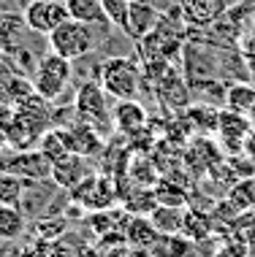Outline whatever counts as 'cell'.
<instances>
[{"mask_svg":"<svg viewBox=\"0 0 255 257\" xmlns=\"http://www.w3.org/2000/svg\"><path fill=\"white\" fill-rule=\"evenodd\" d=\"M98 84L114 100H133L141 87V68L130 57H109L101 62Z\"/></svg>","mask_w":255,"mask_h":257,"instance_id":"cell-1","label":"cell"},{"mask_svg":"<svg viewBox=\"0 0 255 257\" xmlns=\"http://www.w3.org/2000/svg\"><path fill=\"white\" fill-rule=\"evenodd\" d=\"M71 60L60 57V54H46L44 60H38L36 73H33V89L44 100H57L65 92L68 81H71Z\"/></svg>","mask_w":255,"mask_h":257,"instance_id":"cell-2","label":"cell"},{"mask_svg":"<svg viewBox=\"0 0 255 257\" xmlns=\"http://www.w3.org/2000/svg\"><path fill=\"white\" fill-rule=\"evenodd\" d=\"M52 52L60 54L65 60H79L84 57L87 52L95 49V38H93V27L84 22H76V19H68L57 27V30L49 36Z\"/></svg>","mask_w":255,"mask_h":257,"instance_id":"cell-3","label":"cell"},{"mask_svg":"<svg viewBox=\"0 0 255 257\" xmlns=\"http://www.w3.org/2000/svg\"><path fill=\"white\" fill-rule=\"evenodd\" d=\"M73 111L81 122L93 124V127H114L112 116H109L106 108V92L98 81H84L76 89V98H73Z\"/></svg>","mask_w":255,"mask_h":257,"instance_id":"cell-4","label":"cell"},{"mask_svg":"<svg viewBox=\"0 0 255 257\" xmlns=\"http://www.w3.org/2000/svg\"><path fill=\"white\" fill-rule=\"evenodd\" d=\"M68 19L71 17H68L65 3H57V0H30L25 9V25L41 36H52Z\"/></svg>","mask_w":255,"mask_h":257,"instance_id":"cell-5","label":"cell"},{"mask_svg":"<svg viewBox=\"0 0 255 257\" xmlns=\"http://www.w3.org/2000/svg\"><path fill=\"white\" fill-rule=\"evenodd\" d=\"M250 133H252V127H250V122H247L244 114L231 111V108L220 111V116H217V136H220V141H223L228 149H233V152L242 149Z\"/></svg>","mask_w":255,"mask_h":257,"instance_id":"cell-6","label":"cell"},{"mask_svg":"<svg viewBox=\"0 0 255 257\" xmlns=\"http://www.w3.org/2000/svg\"><path fill=\"white\" fill-rule=\"evenodd\" d=\"M65 130V141H68V149L79 157H95L98 152L103 149V138L101 133L93 127V124L81 122V124H71V127H63Z\"/></svg>","mask_w":255,"mask_h":257,"instance_id":"cell-7","label":"cell"},{"mask_svg":"<svg viewBox=\"0 0 255 257\" xmlns=\"http://www.w3.org/2000/svg\"><path fill=\"white\" fill-rule=\"evenodd\" d=\"M73 195H76L84 206L93 208V211H103V208L112 206L114 190H112V184H109V179H103V176H87L79 187H73Z\"/></svg>","mask_w":255,"mask_h":257,"instance_id":"cell-8","label":"cell"},{"mask_svg":"<svg viewBox=\"0 0 255 257\" xmlns=\"http://www.w3.org/2000/svg\"><path fill=\"white\" fill-rule=\"evenodd\" d=\"M155 22H157V11L152 9V6L141 3V0H130L122 30H125L133 41H141L144 36H149V33L155 30Z\"/></svg>","mask_w":255,"mask_h":257,"instance_id":"cell-9","label":"cell"},{"mask_svg":"<svg viewBox=\"0 0 255 257\" xmlns=\"http://www.w3.org/2000/svg\"><path fill=\"white\" fill-rule=\"evenodd\" d=\"M112 124L120 133L125 136H133L136 130L147 127V111L139 100H117V106L112 111Z\"/></svg>","mask_w":255,"mask_h":257,"instance_id":"cell-10","label":"cell"},{"mask_svg":"<svg viewBox=\"0 0 255 257\" xmlns=\"http://www.w3.org/2000/svg\"><path fill=\"white\" fill-rule=\"evenodd\" d=\"M49 176L54 179V184H57V187L73 190V187H79V184L87 179L84 157H79V155H73V152H68L63 160H57V163L52 165V173H49Z\"/></svg>","mask_w":255,"mask_h":257,"instance_id":"cell-11","label":"cell"},{"mask_svg":"<svg viewBox=\"0 0 255 257\" xmlns=\"http://www.w3.org/2000/svg\"><path fill=\"white\" fill-rule=\"evenodd\" d=\"M19 157H11L6 171L17 173V176H30V179H46L52 173V165L41 152H17Z\"/></svg>","mask_w":255,"mask_h":257,"instance_id":"cell-12","label":"cell"},{"mask_svg":"<svg viewBox=\"0 0 255 257\" xmlns=\"http://www.w3.org/2000/svg\"><path fill=\"white\" fill-rule=\"evenodd\" d=\"M122 233H125V241H128L130 249H149L152 241L157 238V230L152 227L149 217H141V214H130V217H125Z\"/></svg>","mask_w":255,"mask_h":257,"instance_id":"cell-13","label":"cell"},{"mask_svg":"<svg viewBox=\"0 0 255 257\" xmlns=\"http://www.w3.org/2000/svg\"><path fill=\"white\" fill-rule=\"evenodd\" d=\"M179 233L190 241H206L215 233V219L206 211H201V208H188L182 214V230Z\"/></svg>","mask_w":255,"mask_h":257,"instance_id":"cell-14","label":"cell"},{"mask_svg":"<svg viewBox=\"0 0 255 257\" xmlns=\"http://www.w3.org/2000/svg\"><path fill=\"white\" fill-rule=\"evenodd\" d=\"M190 249L193 241L185 238L182 233H157L149 252L155 257H190Z\"/></svg>","mask_w":255,"mask_h":257,"instance_id":"cell-15","label":"cell"},{"mask_svg":"<svg viewBox=\"0 0 255 257\" xmlns=\"http://www.w3.org/2000/svg\"><path fill=\"white\" fill-rule=\"evenodd\" d=\"M228 9L225 0H190L185 3V17L188 22H196V25H209Z\"/></svg>","mask_w":255,"mask_h":257,"instance_id":"cell-16","label":"cell"},{"mask_svg":"<svg viewBox=\"0 0 255 257\" xmlns=\"http://www.w3.org/2000/svg\"><path fill=\"white\" fill-rule=\"evenodd\" d=\"M68 17L76 19L84 25H95V22H106V11H103V0H65Z\"/></svg>","mask_w":255,"mask_h":257,"instance_id":"cell-17","label":"cell"},{"mask_svg":"<svg viewBox=\"0 0 255 257\" xmlns=\"http://www.w3.org/2000/svg\"><path fill=\"white\" fill-rule=\"evenodd\" d=\"M38 152L46 157V163L54 165L57 160H63L68 152V141H65V130L63 127H54V130H46L44 136L38 138Z\"/></svg>","mask_w":255,"mask_h":257,"instance_id":"cell-18","label":"cell"},{"mask_svg":"<svg viewBox=\"0 0 255 257\" xmlns=\"http://www.w3.org/2000/svg\"><path fill=\"white\" fill-rule=\"evenodd\" d=\"M128 179L133 182V187H155L157 176L155 171V160L147 155H136L128 160Z\"/></svg>","mask_w":255,"mask_h":257,"instance_id":"cell-19","label":"cell"},{"mask_svg":"<svg viewBox=\"0 0 255 257\" xmlns=\"http://www.w3.org/2000/svg\"><path fill=\"white\" fill-rule=\"evenodd\" d=\"M152 195L160 206H177V208H185L188 203V190H185L179 182H174L171 176L166 179H157L155 187H152Z\"/></svg>","mask_w":255,"mask_h":257,"instance_id":"cell-20","label":"cell"},{"mask_svg":"<svg viewBox=\"0 0 255 257\" xmlns=\"http://www.w3.org/2000/svg\"><path fill=\"white\" fill-rule=\"evenodd\" d=\"M182 214H185V208L157 203L147 217H149V222H152V227L157 233H179L182 230Z\"/></svg>","mask_w":255,"mask_h":257,"instance_id":"cell-21","label":"cell"},{"mask_svg":"<svg viewBox=\"0 0 255 257\" xmlns=\"http://www.w3.org/2000/svg\"><path fill=\"white\" fill-rule=\"evenodd\" d=\"M252 106H255V87L252 84H247V81H233V84L225 89V108L247 114Z\"/></svg>","mask_w":255,"mask_h":257,"instance_id":"cell-22","label":"cell"},{"mask_svg":"<svg viewBox=\"0 0 255 257\" xmlns=\"http://www.w3.org/2000/svg\"><path fill=\"white\" fill-rule=\"evenodd\" d=\"M25 233V214L19 206L0 203V241H14Z\"/></svg>","mask_w":255,"mask_h":257,"instance_id":"cell-23","label":"cell"},{"mask_svg":"<svg viewBox=\"0 0 255 257\" xmlns=\"http://www.w3.org/2000/svg\"><path fill=\"white\" fill-rule=\"evenodd\" d=\"M25 195V182L11 171H0V203L6 206H19Z\"/></svg>","mask_w":255,"mask_h":257,"instance_id":"cell-24","label":"cell"},{"mask_svg":"<svg viewBox=\"0 0 255 257\" xmlns=\"http://www.w3.org/2000/svg\"><path fill=\"white\" fill-rule=\"evenodd\" d=\"M0 89H3V92L11 98L14 106H17V103H22V100H27L30 95H36V89H33V81L19 79V76H11L9 81H3V84H0Z\"/></svg>","mask_w":255,"mask_h":257,"instance_id":"cell-25","label":"cell"},{"mask_svg":"<svg viewBox=\"0 0 255 257\" xmlns=\"http://www.w3.org/2000/svg\"><path fill=\"white\" fill-rule=\"evenodd\" d=\"M231 200L228 203L236 208V211H244V208H250L255 203V179H244L242 184H236L231 190Z\"/></svg>","mask_w":255,"mask_h":257,"instance_id":"cell-26","label":"cell"},{"mask_svg":"<svg viewBox=\"0 0 255 257\" xmlns=\"http://www.w3.org/2000/svg\"><path fill=\"white\" fill-rule=\"evenodd\" d=\"M128 6L130 0H103V11H106V19L117 27L125 25V17H128Z\"/></svg>","mask_w":255,"mask_h":257,"instance_id":"cell-27","label":"cell"},{"mask_svg":"<svg viewBox=\"0 0 255 257\" xmlns=\"http://www.w3.org/2000/svg\"><path fill=\"white\" fill-rule=\"evenodd\" d=\"M14 111H17V106H14L11 98L0 89V127H6V124L14 119Z\"/></svg>","mask_w":255,"mask_h":257,"instance_id":"cell-28","label":"cell"},{"mask_svg":"<svg viewBox=\"0 0 255 257\" xmlns=\"http://www.w3.org/2000/svg\"><path fill=\"white\" fill-rule=\"evenodd\" d=\"M17 155V152L11 149V144H9V138H6L3 133V127H0V165H3V171H6V165H9V160Z\"/></svg>","mask_w":255,"mask_h":257,"instance_id":"cell-29","label":"cell"},{"mask_svg":"<svg viewBox=\"0 0 255 257\" xmlns=\"http://www.w3.org/2000/svg\"><path fill=\"white\" fill-rule=\"evenodd\" d=\"M98 257H128V246H114V249H101Z\"/></svg>","mask_w":255,"mask_h":257,"instance_id":"cell-30","label":"cell"},{"mask_svg":"<svg viewBox=\"0 0 255 257\" xmlns=\"http://www.w3.org/2000/svg\"><path fill=\"white\" fill-rule=\"evenodd\" d=\"M244 149H247V155H250L252 160H255V130L250 136H247V141H244Z\"/></svg>","mask_w":255,"mask_h":257,"instance_id":"cell-31","label":"cell"},{"mask_svg":"<svg viewBox=\"0 0 255 257\" xmlns=\"http://www.w3.org/2000/svg\"><path fill=\"white\" fill-rule=\"evenodd\" d=\"M128 257H155L149 249H130L128 246Z\"/></svg>","mask_w":255,"mask_h":257,"instance_id":"cell-32","label":"cell"},{"mask_svg":"<svg viewBox=\"0 0 255 257\" xmlns=\"http://www.w3.org/2000/svg\"><path fill=\"white\" fill-rule=\"evenodd\" d=\"M244 116H247V122H250V127L255 130V106H252L250 111H247V114H244Z\"/></svg>","mask_w":255,"mask_h":257,"instance_id":"cell-33","label":"cell"},{"mask_svg":"<svg viewBox=\"0 0 255 257\" xmlns=\"http://www.w3.org/2000/svg\"><path fill=\"white\" fill-rule=\"evenodd\" d=\"M57 3H65V0H57Z\"/></svg>","mask_w":255,"mask_h":257,"instance_id":"cell-34","label":"cell"},{"mask_svg":"<svg viewBox=\"0 0 255 257\" xmlns=\"http://www.w3.org/2000/svg\"><path fill=\"white\" fill-rule=\"evenodd\" d=\"M141 3H147V0H141Z\"/></svg>","mask_w":255,"mask_h":257,"instance_id":"cell-35","label":"cell"}]
</instances>
